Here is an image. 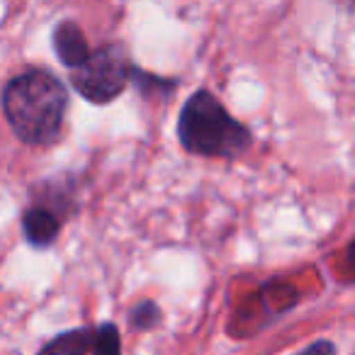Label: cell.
<instances>
[{"label":"cell","mask_w":355,"mask_h":355,"mask_svg":"<svg viewBox=\"0 0 355 355\" xmlns=\"http://www.w3.org/2000/svg\"><path fill=\"white\" fill-rule=\"evenodd\" d=\"M0 107L12 134L27 146H51L61 139L69 112V90L42 66L15 73L0 93Z\"/></svg>","instance_id":"obj_1"},{"label":"cell","mask_w":355,"mask_h":355,"mask_svg":"<svg viewBox=\"0 0 355 355\" xmlns=\"http://www.w3.org/2000/svg\"><path fill=\"white\" fill-rule=\"evenodd\" d=\"M180 146L193 156L241 158L253 146V134L243 122H239L212 90H195L180 107L175 124Z\"/></svg>","instance_id":"obj_2"},{"label":"cell","mask_w":355,"mask_h":355,"mask_svg":"<svg viewBox=\"0 0 355 355\" xmlns=\"http://www.w3.org/2000/svg\"><path fill=\"white\" fill-rule=\"evenodd\" d=\"M137 66L132 64L127 46L110 42L90 51L88 61L80 69L71 71V85L93 105H110L132 85Z\"/></svg>","instance_id":"obj_3"},{"label":"cell","mask_w":355,"mask_h":355,"mask_svg":"<svg viewBox=\"0 0 355 355\" xmlns=\"http://www.w3.org/2000/svg\"><path fill=\"white\" fill-rule=\"evenodd\" d=\"M20 229L27 246L37 248V251H44V248H51L56 243L61 229H64V222L56 214H51L49 209L30 202V207L22 212Z\"/></svg>","instance_id":"obj_4"},{"label":"cell","mask_w":355,"mask_h":355,"mask_svg":"<svg viewBox=\"0 0 355 355\" xmlns=\"http://www.w3.org/2000/svg\"><path fill=\"white\" fill-rule=\"evenodd\" d=\"M51 46H54L56 59L71 71L80 69L88 61L90 51H93L88 40H85L83 30L73 20H61L54 27V32H51Z\"/></svg>","instance_id":"obj_5"},{"label":"cell","mask_w":355,"mask_h":355,"mask_svg":"<svg viewBox=\"0 0 355 355\" xmlns=\"http://www.w3.org/2000/svg\"><path fill=\"white\" fill-rule=\"evenodd\" d=\"M90 345H93V329L76 326L49 338L37 350V355H90Z\"/></svg>","instance_id":"obj_6"},{"label":"cell","mask_w":355,"mask_h":355,"mask_svg":"<svg viewBox=\"0 0 355 355\" xmlns=\"http://www.w3.org/2000/svg\"><path fill=\"white\" fill-rule=\"evenodd\" d=\"M90 355H122V340H119L117 324L103 321V324L95 326Z\"/></svg>","instance_id":"obj_7"},{"label":"cell","mask_w":355,"mask_h":355,"mask_svg":"<svg viewBox=\"0 0 355 355\" xmlns=\"http://www.w3.org/2000/svg\"><path fill=\"white\" fill-rule=\"evenodd\" d=\"M132 85L139 90L141 95H163V98H171L173 90L178 88V80L175 78H161V76H153L144 69H134L132 76Z\"/></svg>","instance_id":"obj_8"},{"label":"cell","mask_w":355,"mask_h":355,"mask_svg":"<svg viewBox=\"0 0 355 355\" xmlns=\"http://www.w3.org/2000/svg\"><path fill=\"white\" fill-rule=\"evenodd\" d=\"M129 329L132 331H153L161 324V306L153 300H141L129 309Z\"/></svg>","instance_id":"obj_9"},{"label":"cell","mask_w":355,"mask_h":355,"mask_svg":"<svg viewBox=\"0 0 355 355\" xmlns=\"http://www.w3.org/2000/svg\"><path fill=\"white\" fill-rule=\"evenodd\" d=\"M297 355H336V343L329 338H319L306 345L304 350H300Z\"/></svg>","instance_id":"obj_10"}]
</instances>
